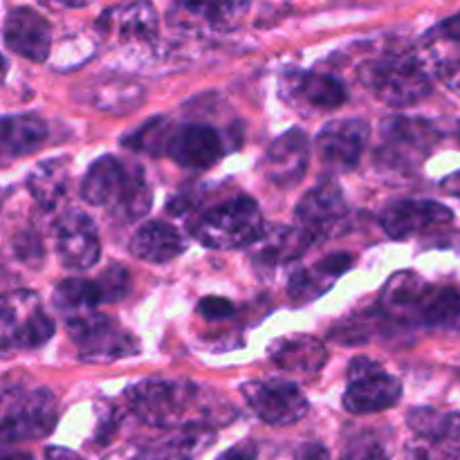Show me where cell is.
<instances>
[{
	"label": "cell",
	"instance_id": "obj_12",
	"mask_svg": "<svg viewBox=\"0 0 460 460\" xmlns=\"http://www.w3.org/2000/svg\"><path fill=\"white\" fill-rule=\"evenodd\" d=\"M250 0H173L169 22L193 34H223L241 25Z\"/></svg>",
	"mask_w": 460,
	"mask_h": 460
},
{
	"label": "cell",
	"instance_id": "obj_22",
	"mask_svg": "<svg viewBox=\"0 0 460 460\" xmlns=\"http://www.w3.org/2000/svg\"><path fill=\"white\" fill-rule=\"evenodd\" d=\"M350 265H353V256L337 252V254H331L323 261H319V263H314L313 268L296 270L290 277V281H288V296H290L295 305L313 304L323 292L331 290L332 283L341 274L349 272Z\"/></svg>",
	"mask_w": 460,
	"mask_h": 460
},
{
	"label": "cell",
	"instance_id": "obj_11",
	"mask_svg": "<svg viewBox=\"0 0 460 460\" xmlns=\"http://www.w3.org/2000/svg\"><path fill=\"white\" fill-rule=\"evenodd\" d=\"M296 225L317 241L340 236L349 227V205L335 182H322L310 189L296 205Z\"/></svg>",
	"mask_w": 460,
	"mask_h": 460
},
{
	"label": "cell",
	"instance_id": "obj_32",
	"mask_svg": "<svg viewBox=\"0 0 460 460\" xmlns=\"http://www.w3.org/2000/svg\"><path fill=\"white\" fill-rule=\"evenodd\" d=\"M175 126L171 124L166 117H153L146 124L139 126L137 130H133L130 135L124 137V146L130 148L135 153H144V155L160 157L166 155L169 151V142L173 137Z\"/></svg>",
	"mask_w": 460,
	"mask_h": 460
},
{
	"label": "cell",
	"instance_id": "obj_41",
	"mask_svg": "<svg viewBox=\"0 0 460 460\" xmlns=\"http://www.w3.org/2000/svg\"><path fill=\"white\" fill-rule=\"evenodd\" d=\"M43 460H84L76 452L66 447H48L45 449Z\"/></svg>",
	"mask_w": 460,
	"mask_h": 460
},
{
	"label": "cell",
	"instance_id": "obj_38",
	"mask_svg": "<svg viewBox=\"0 0 460 460\" xmlns=\"http://www.w3.org/2000/svg\"><path fill=\"white\" fill-rule=\"evenodd\" d=\"M259 456V449L252 440H243V443L234 445L232 449H227L225 454H220L216 460H256Z\"/></svg>",
	"mask_w": 460,
	"mask_h": 460
},
{
	"label": "cell",
	"instance_id": "obj_17",
	"mask_svg": "<svg viewBox=\"0 0 460 460\" xmlns=\"http://www.w3.org/2000/svg\"><path fill=\"white\" fill-rule=\"evenodd\" d=\"M371 128L364 119H335L328 121L317 137L322 162L332 171H350L358 166L367 148Z\"/></svg>",
	"mask_w": 460,
	"mask_h": 460
},
{
	"label": "cell",
	"instance_id": "obj_44",
	"mask_svg": "<svg viewBox=\"0 0 460 460\" xmlns=\"http://www.w3.org/2000/svg\"><path fill=\"white\" fill-rule=\"evenodd\" d=\"M3 460H34V458H31V454L27 452H12V454H4Z\"/></svg>",
	"mask_w": 460,
	"mask_h": 460
},
{
	"label": "cell",
	"instance_id": "obj_5",
	"mask_svg": "<svg viewBox=\"0 0 460 460\" xmlns=\"http://www.w3.org/2000/svg\"><path fill=\"white\" fill-rule=\"evenodd\" d=\"M191 234L209 250H241L252 247L265 234L263 216L256 200L236 196L191 220Z\"/></svg>",
	"mask_w": 460,
	"mask_h": 460
},
{
	"label": "cell",
	"instance_id": "obj_10",
	"mask_svg": "<svg viewBox=\"0 0 460 460\" xmlns=\"http://www.w3.org/2000/svg\"><path fill=\"white\" fill-rule=\"evenodd\" d=\"M402 398V382L389 376L377 362L367 358L353 359L349 367V389L344 394V409L364 416V413L386 411Z\"/></svg>",
	"mask_w": 460,
	"mask_h": 460
},
{
	"label": "cell",
	"instance_id": "obj_14",
	"mask_svg": "<svg viewBox=\"0 0 460 460\" xmlns=\"http://www.w3.org/2000/svg\"><path fill=\"white\" fill-rule=\"evenodd\" d=\"M54 241H57V256L67 270H90L102 256L97 227L93 218L84 211L70 209L61 214L54 223Z\"/></svg>",
	"mask_w": 460,
	"mask_h": 460
},
{
	"label": "cell",
	"instance_id": "obj_24",
	"mask_svg": "<svg viewBox=\"0 0 460 460\" xmlns=\"http://www.w3.org/2000/svg\"><path fill=\"white\" fill-rule=\"evenodd\" d=\"M283 88H288L290 102L305 103L308 108H317V111H331V108L341 106L349 97L346 85L328 72H292L286 76Z\"/></svg>",
	"mask_w": 460,
	"mask_h": 460
},
{
	"label": "cell",
	"instance_id": "obj_30",
	"mask_svg": "<svg viewBox=\"0 0 460 460\" xmlns=\"http://www.w3.org/2000/svg\"><path fill=\"white\" fill-rule=\"evenodd\" d=\"M407 425L413 434L429 443H454L460 438V413L418 407L407 413Z\"/></svg>",
	"mask_w": 460,
	"mask_h": 460
},
{
	"label": "cell",
	"instance_id": "obj_16",
	"mask_svg": "<svg viewBox=\"0 0 460 460\" xmlns=\"http://www.w3.org/2000/svg\"><path fill=\"white\" fill-rule=\"evenodd\" d=\"M308 157V135L299 128H292L270 144L263 160H261V171L274 187L292 189L305 175Z\"/></svg>",
	"mask_w": 460,
	"mask_h": 460
},
{
	"label": "cell",
	"instance_id": "obj_3",
	"mask_svg": "<svg viewBox=\"0 0 460 460\" xmlns=\"http://www.w3.org/2000/svg\"><path fill=\"white\" fill-rule=\"evenodd\" d=\"M81 196L94 207H111L112 214L126 223L144 216L151 207V189L144 171L112 155H102L90 164L81 182Z\"/></svg>",
	"mask_w": 460,
	"mask_h": 460
},
{
	"label": "cell",
	"instance_id": "obj_9",
	"mask_svg": "<svg viewBox=\"0 0 460 460\" xmlns=\"http://www.w3.org/2000/svg\"><path fill=\"white\" fill-rule=\"evenodd\" d=\"M54 322L40 305L34 292H12L3 299V319H0V337L3 350H30L39 349L52 337Z\"/></svg>",
	"mask_w": 460,
	"mask_h": 460
},
{
	"label": "cell",
	"instance_id": "obj_34",
	"mask_svg": "<svg viewBox=\"0 0 460 460\" xmlns=\"http://www.w3.org/2000/svg\"><path fill=\"white\" fill-rule=\"evenodd\" d=\"M99 288H102L103 301L108 304H115V301L124 299L128 295L130 288V277L121 265H111L108 270H103L102 274L97 277Z\"/></svg>",
	"mask_w": 460,
	"mask_h": 460
},
{
	"label": "cell",
	"instance_id": "obj_25",
	"mask_svg": "<svg viewBox=\"0 0 460 460\" xmlns=\"http://www.w3.org/2000/svg\"><path fill=\"white\" fill-rule=\"evenodd\" d=\"M313 238L296 225V227H283L277 225L272 229H265L263 236L254 243L252 261L263 268H279L283 263L299 259L313 245Z\"/></svg>",
	"mask_w": 460,
	"mask_h": 460
},
{
	"label": "cell",
	"instance_id": "obj_35",
	"mask_svg": "<svg viewBox=\"0 0 460 460\" xmlns=\"http://www.w3.org/2000/svg\"><path fill=\"white\" fill-rule=\"evenodd\" d=\"M404 460H460V447L447 443H409L404 447Z\"/></svg>",
	"mask_w": 460,
	"mask_h": 460
},
{
	"label": "cell",
	"instance_id": "obj_43",
	"mask_svg": "<svg viewBox=\"0 0 460 460\" xmlns=\"http://www.w3.org/2000/svg\"><path fill=\"white\" fill-rule=\"evenodd\" d=\"M45 3H57L63 4V7H85V4H90L93 0H45Z\"/></svg>",
	"mask_w": 460,
	"mask_h": 460
},
{
	"label": "cell",
	"instance_id": "obj_28",
	"mask_svg": "<svg viewBox=\"0 0 460 460\" xmlns=\"http://www.w3.org/2000/svg\"><path fill=\"white\" fill-rule=\"evenodd\" d=\"M27 189L43 209H57L70 189V166L66 160H45L27 175Z\"/></svg>",
	"mask_w": 460,
	"mask_h": 460
},
{
	"label": "cell",
	"instance_id": "obj_6",
	"mask_svg": "<svg viewBox=\"0 0 460 460\" xmlns=\"http://www.w3.org/2000/svg\"><path fill=\"white\" fill-rule=\"evenodd\" d=\"M57 398L49 389H7L3 395V443L40 440L57 427Z\"/></svg>",
	"mask_w": 460,
	"mask_h": 460
},
{
	"label": "cell",
	"instance_id": "obj_42",
	"mask_svg": "<svg viewBox=\"0 0 460 460\" xmlns=\"http://www.w3.org/2000/svg\"><path fill=\"white\" fill-rule=\"evenodd\" d=\"M440 189H443L445 193H449V196L460 198V171H456V173H452V175H447V178L440 182Z\"/></svg>",
	"mask_w": 460,
	"mask_h": 460
},
{
	"label": "cell",
	"instance_id": "obj_29",
	"mask_svg": "<svg viewBox=\"0 0 460 460\" xmlns=\"http://www.w3.org/2000/svg\"><path fill=\"white\" fill-rule=\"evenodd\" d=\"M48 137V126L36 115H7L3 119V155L25 157L39 151Z\"/></svg>",
	"mask_w": 460,
	"mask_h": 460
},
{
	"label": "cell",
	"instance_id": "obj_23",
	"mask_svg": "<svg viewBox=\"0 0 460 460\" xmlns=\"http://www.w3.org/2000/svg\"><path fill=\"white\" fill-rule=\"evenodd\" d=\"M268 355L281 371L292 376H313L322 371L328 362V350L323 341L310 335L279 337L268 346Z\"/></svg>",
	"mask_w": 460,
	"mask_h": 460
},
{
	"label": "cell",
	"instance_id": "obj_39",
	"mask_svg": "<svg viewBox=\"0 0 460 460\" xmlns=\"http://www.w3.org/2000/svg\"><path fill=\"white\" fill-rule=\"evenodd\" d=\"M292 460H331V454H328V449L322 447V445L310 443L296 449L295 458Z\"/></svg>",
	"mask_w": 460,
	"mask_h": 460
},
{
	"label": "cell",
	"instance_id": "obj_4",
	"mask_svg": "<svg viewBox=\"0 0 460 460\" xmlns=\"http://www.w3.org/2000/svg\"><path fill=\"white\" fill-rule=\"evenodd\" d=\"M358 79L364 88L389 106L404 108L422 102L431 93V79L416 54L386 49L359 63Z\"/></svg>",
	"mask_w": 460,
	"mask_h": 460
},
{
	"label": "cell",
	"instance_id": "obj_8",
	"mask_svg": "<svg viewBox=\"0 0 460 460\" xmlns=\"http://www.w3.org/2000/svg\"><path fill=\"white\" fill-rule=\"evenodd\" d=\"M436 130L425 119L391 117L382 128V146L376 157L391 171H416L425 157L434 151Z\"/></svg>",
	"mask_w": 460,
	"mask_h": 460
},
{
	"label": "cell",
	"instance_id": "obj_15",
	"mask_svg": "<svg viewBox=\"0 0 460 460\" xmlns=\"http://www.w3.org/2000/svg\"><path fill=\"white\" fill-rule=\"evenodd\" d=\"M225 153H227V144L214 126L182 124L175 126L166 155L184 169L205 171L218 164Z\"/></svg>",
	"mask_w": 460,
	"mask_h": 460
},
{
	"label": "cell",
	"instance_id": "obj_31",
	"mask_svg": "<svg viewBox=\"0 0 460 460\" xmlns=\"http://www.w3.org/2000/svg\"><path fill=\"white\" fill-rule=\"evenodd\" d=\"M52 299L58 310L72 314H81L84 310H93L97 304H103L102 288H99L97 279L94 281H85V279H67L57 286L52 292Z\"/></svg>",
	"mask_w": 460,
	"mask_h": 460
},
{
	"label": "cell",
	"instance_id": "obj_1",
	"mask_svg": "<svg viewBox=\"0 0 460 460\" xmlns=\"http://www.w3.org/2000/svg\"><path fill=\"white\" fill-rule=\"evenodd\" d=\"M386 314L443 332H460V292L452 286H431L413 272H398L380 295Z\"/></svg>",
	"mask_w": 460,
	"mask_h": 460
},
{
	"label": "cell",
	"instance_id": "obj_18",
	"mask_svg": "<svg viewBox=\"0 0 460 460\" xmlns=\"http://www.w3.org/2000/svg\"><path fill=\"white\" fill-rule=\"evenodd\" d=\"M454 220L449 207L436 200H398L386 207L380 216L382 229L395 241H404L416 234L443 227Z\"/></svg>",
	"mask_w": 460,
	"mask_h": 460
},
{
	"label": "cell",
	"instance_id": "obj_40",
	"mask_svg": "<svg viewBox=\"0 0 460 460\" xmlns=\"http://www.w3.org/2000/svg\"><path fill=\"white\" fill-rule=\"evenodd\" d=\"M353 460H389V458H386L385 449H382L380 445L368 443V445H362V447L355 452Z\"/></svg>",
	"mask_w": 460,
	"mask_h": 460
},
{
	"label": "cell",
	"instance_id": "obj_19",
	"mask_svg": "<svg viewBox=\"0 0 460 460\" xmlns=\"http://www.w3.org/2000/svg\"><path fill=\"white\" fill-rule=\"evenodd\" d=\"M97 30L119 43H148L157 34V13L146 0L117 4L99 16Z\"/></svg>",
	"mask_w": 460,
	"mask_h": 460
},
{
	"label": "cell",
	"instance_id": "obj_13",
	"mask_svg": "<svg viewBox=\"0 0 460 460\" xmlns=\"http://www.w3.org/2000/svg\"><path fill=\"white\" fill-rule=\"evenodd\" d=\"M243 398L263 422L274 427L295 425L308 413V400L301 389L286 380H256L243 385Z\"/></svg>",
	"mask_w": 460,
	"mask_h": 460
},
{
	"label": "cell",
	"instance_id": "obj_36",
	"mask_svg": "<svg viewBox=\"0 0 460 460\" xmlns=\"http://www.w3.org/2000/svg\"><path fill=\"white\" fill-rule=\"evenodd\" d=\"M13 250H16V256L25 263H40L43 259V245H40V238L34 236V234H21L13 241Z\"/></svg>",
	"mask_w": 460,
	"mask_h": 460
},
{
	"label": "cell",
	"instance_id": "obj_26",
	"mask_svg": "<svg viewBox=\"0 0 460 460\" xmlns=\"http://www.w3.org/2000/svg\"><path fill=\"white\" fill-rule=\"evenodd\" d=\"M216 440V431L207 425L182 427L173 436L139 449L128 460H196Z\"/></svg>",
	"mask_w": 460,
	"mask_h": 460
},
{
	"label": "cell",
	"instance_id": "obj_21",
	"mask_svg": "<svg viewBox=\"0 0 460 460\" xmlns=\"http://www.w3.org/2000/svg\"><path fill=\"white\" fill-rule=\"evenodd\" d=\"M425 48L436 76L452 93L460 94V13L431 27L425 34Z\"/></svg>",
	"mask_w": 460,
	"mask_h": 460
},
{
	"label": "cell",
	"instance_id": "obj_33",
	"mask_svg": "<svg viewBox=\"0 0 460 460\" xmlns=\"http://www.w3.org/2000/svg\"><path fill=\"white\" fill-rule=\"evenodd\" d=\"M142 99V90L126 81H103L102 85H94V106L111 112H126L137 108Z\"/></svg>",
	"mask_w": 460,
	"mask_h": 460
},
{
	"label": "cell",
	"instance_id": "obj_27",
	"mask_svg": "<svg viewBox=\"0 0 460 460\" xmlns=\"http://www.w3.org/2000/svg\"><path fill=\"white\" fill-rule=\"evenodd\" d=\"M184 250H187V243H184L182 234L160 220L144 223L130 238V254L146 263H169L184 254Z\"/></svg>",
	"mask_w": 460,
	"mask_h": 460
},
{
	"label": "cell",
	"instance_id": "obj_37",
	"mask_svg": "<svg viewBox=\"0 0 460 460\" xmlns=\"http://www.w3.org/2000/svg\"><path fill=\"white\" fill-rule=\"evenodd\" d=\"M198 313L207 319H225L234 314L232 301L220 299V296H205V299L198 304Z\"/></svg>",
	"mask_w": 460,
	"mask_h": 460
},
{
	"label": "cell",
	"instance_id": "obj_20",
	"mask_svg": "<svg viewBox=\"0 0 460 460\" xmlns=\"http://www.w3.org/2000/svg\"><path fill=\"white\" fill-rule=\"evenodd\" d=\"M4 43L12 52L40 63L52 49V27L36 9L18 7L4 21Z\"/></svg>",
	"mask_w": 460,
	"mask_h": 460
},
{
	"label": "cell",
	"instance_id": "obj_7",
	"mask_svg": "<svg viewBox=\"0 0 460 460\" xmlns=\"http://www.w3.org/2000/svg\"><path fill=\"white\" fill-rule=\"evenodd\" d=\"M67 332L84 362L106 364L139 353V341L124 326L93 310L90 314H72L67 319Z\"/></svg>",
	"mask_w": 460,
	"mask_h": 460
},
{
	"label": "cell",
	"instance_id": "obj_2",
	"mask_svg": "<svg viewBox=\"0 0 460 460\" xmlns=\"http://www.w3.org/2000/svg\"><path fill=\"white\" fill-rule=\"evenodd\" d=\"M126 400L139 420L160 429L211 427L216 416L202 400L200 386L184 380H142L126 391Z\"/></svg>",
	"mask_w": 460,
	"mask_h": 460
}]
</instances>
